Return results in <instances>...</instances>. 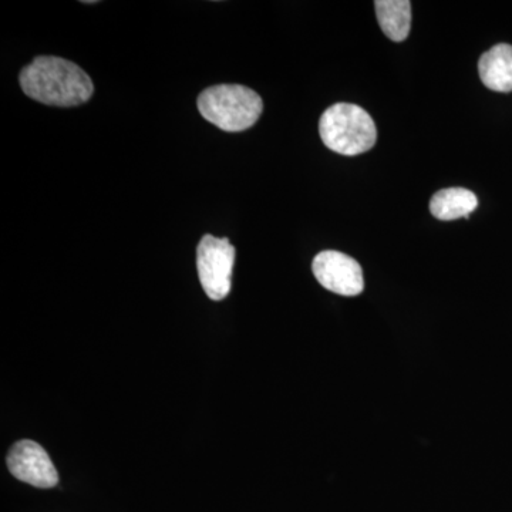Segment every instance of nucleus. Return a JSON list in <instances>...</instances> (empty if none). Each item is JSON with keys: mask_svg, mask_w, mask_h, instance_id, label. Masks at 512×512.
Wrapping results in <instances>:
<instances>
[{"mask_svg": "<svg viewBox=\"0 0 512 512\" xmlns=\"http://www.w3.org/2000/svg\"><path fill=\"white\" fill-rule=\"evenodd\" d=\"M19 82L26 96L49 106H80L94 92L89 74L77 64L55 56L36 57L20 72Z\"/></svg>", "mask_w": 512, "mask_h": 512, "instance_id": "nucleus-1", "label": "nucleus"}, {"mask_svg": "<svg viewBox=\"0 0 512 512\" xmlns=\"http://www.w3.org/2000/svg\"><path fill=\"white\" fill-rule=\"evenodd\" d=\"M319 133L329 150L342 156H357L375 147L377 130L370 114L356 104L329 107L319 121Z\"/></svg>", "mask_w": 512, "mask_h": 512, "instance_id": "nucleus-3", "label": "nucleus"}, {"mask_svg": "<svg viewBox=\"0 0 512 512\" xmlns=\"http://www.w3.org/2000/svg\"><path fill=\"white\" fill-rule=\"evenodd\" d=\"M481 82L494 92H512V46L500 43L485 52L478 62Z\"/></svg>", "mask_w": 512, "mask_h": 512, "instance_id": "nucleus-7", "label": "nucleus"}, {"mask_svg": "<svg viewBox=\"0 0 512 512\" xmlns=\"http://www.w3.org/2000/svg\"><path fill=\"white\" fill-rule=\"evenodd\" d=\"M10 474L36 488H52L59 483V473L45 448L32 440L13 444L6 458Z\"/></svg>", "mask_w": 512, "mask_h": 512, "instance_id": "nucleus-6", "label": "nucleus"}, {"mask_svg": "<svg viewBox=\"0 0 512 512\" xmlns=\"http://www.w3.org/2000/svg\"><path fill=\"white\" fill-rule=\"evenodd\" d=\"M377 20L384 35L393 42H403L412 28V3L409 0H377Z\"/></svg>", "mask_w": 512, "mask_h": 512, "instance_id": "nucleus-9", "label": "nucleus"}, {"mask_svg": "<svg viewBox=\"0 0 512 512\" xmlns=\"http://www.w3.org/2000/svg\"><path fill=\"white\" fill-rule=\"evenodd\" d=\"M478 205L477 195L466 188H446L436 192L430 201V211L437 220L454 221L470 218Z\"/></svg>", "mask_w": 512, "mask_h": 512, "instance_id": "nucleus-8", "label": "nucleus"}, {"mask_svg": "<svg viewBox=\"0 0 512 512\" xmlns=\"http://www.w3.org/2000/svg\"><path fill=\"white\" fill-rule=\"evenodd\" d=\"M262 109L261 96L241 84H218L198 96L202 117L227 133H239L254 126Z\"/></svg>", "mask_w": 512, "mask_h": 512, "instance_id": "nucleus-2", "label": "nucleus"}, {"mask_svg": "<svg viewBox=\"0 0 512 512\" xmlns=\"http://www.w3.org/2000/svg\"><path fill=\"white\" fill-rule=\"evenodd\" d=\"M312 271L323 288L342 296H357L365 289L362 266L338 251H323L315 256Z\"/></svg>", "mask_w": 512, "mask_h": 512, "instance_id": "nucleus-5", "label": "nucleus"}, {"mask_svg": "<svg viewBox=\"0 0 512 512\" xmlns=\"http://www.w3.org/2000/svg\"><path fill=\"white\" fill-rule=\"evenodd\" d=\"M235 248L228 238L205 235L197 248V269L208 298L222 301L231 292Z\"/></svg>", "mask_w": 512, "mask_h": 512, "instance_id": "nucleus-4", "label": "nucleus"}]
</instances>
